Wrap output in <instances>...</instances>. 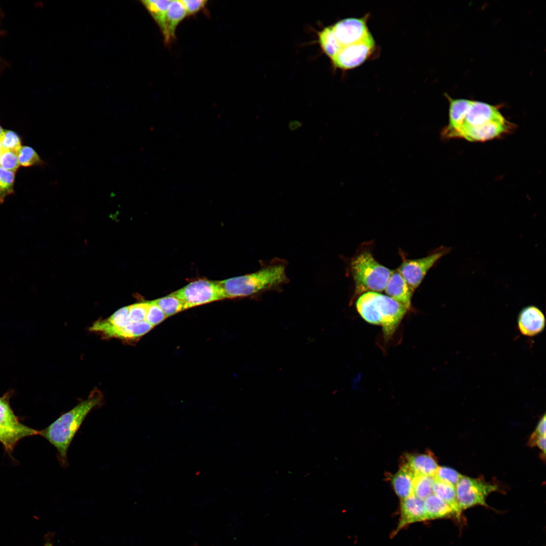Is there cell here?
Listing matches in <instances>:
<instances>
[{
    "instance_id": "cell-1",
    "label": "cell",
    "mask_w": 546,
    "mask_h": 546,
    "mask_svg": "<svg viewBox=\"0 0 546 546\" xmlns=\"http://www.w3.org/2000/svg\"><path fill=\"white\" fill-rule=\"evenodd\" d=\"M448 99V123L440 132L442 140L483 142L502 138L516 128L496 106L464 99Z\"/></svg>"
},
{
    "instance_id": "cell-2",
    "label": "cell",
    "mask_w": 546,
    "mask_h": 546,
    "mask_svg": "<svg viewBox=\"0 0 546 546\" xmlns=\"http://www.w3.org/2000/svg\"><path fill=\"white\" fill-rule=\"evenodd\" d=\"M286 260L275 258L261 262L259 270L249 274L217 281L223 299L258 296L280 290L287 284Z\"/></svg>"
},
{
    "instance_id": "cell-3",
    "label": "cell",
    "mask_w": 546,
    "mask_h": 546,
    "mask_svg": "<svg viewBox=\"0 0 546 546\" xmlns=\"http://www.w3.org/2000/svg\"><path fill=\"white\" fill-rule=\"evenodd\" d=\"M104 396L98 389H94L87 398L80 401L69 411L61 415L39 434L57 449V458L61 465L68 467L67 452L70 445L87 415L103 403Z\"/></svg>"
},
{
    "instance_id": "cell-4",
    "label": "cell",
    "mask_w": 546,
    "mask_h": 546,
    "mask_svg": "<svg viewBox=\"0 0 546 546\" xmlns=\"http://www.w3.org/2000/svg\"><path fill=\"white\" fill-rule=\"evenodd\" d=\"M361 316L370 324L381 326L386 339L394 334L408 309L387 295L365 292L356 302Z\"/></svg>"
},
{
    "instance_id": "cell-5",
    "label": "cell",
    "mask_w": 546,
    "mask_h": 546,
    "mask_svg": "<svg viewBox=\"0 0 546 546\" xmlns=\"http://www.w3.org/2000/svg\"><path fill=\"white\" fill-rule=\"evenodd\" d=\"M350 268L355 284V296L367 292L383 291L392 271L379 263L367 250L352 259Z\"/></svg>"
},
{
    "instance_id": "cell-6",
    "label": "cell",
    "mask_w": 546,
    "mask_h": 546,
    "mask_svg": "<svg viewBox=\"0 0 546 546\" xmlns=\"http://www.w3.org/2000/svg\"><path fill=\"white\" fill-rule=\"evenodd\" d=\"M10 396L7 393L0 397V442L9 453L21 439L39 434V431L20 422L10 406Z\"/></svg>"
},
{
    "instance_id": "cell-7",
    "label": "cell",
    "mask_w": 546,
    "mask_h": 546,
    "mask_svg": "<svg viewBox=\"0 0 546 546\" xmlns=\"http://www.w3.org/2000/svg\"><path fill=\"white\" fill-rule=\"evenodd\" d=\"M172 294L183 301L186 309L223 299L217 281L206 279L191 282Z\"/></svg>"
},
{
    "instance_id": "cell-8",
    "label": "cell",
    "mask_w": 546,
    "mask_h": 546,
    "mask_svg": "<svg viewBox=\"0 0 546 546\" xmlns=\"http://www.w3.org/2000/svg\"><path fill=\"white\" fill-rule=\"evenodd\" d=\"M456 489L458 504L462 511L477 505L486 506V497L496 491L497 486L481 479L463 476L456 485Z\"/></svg>"
},
{
    "instance_id": "cell-9",
    "label": "cell",
    "mask_w": 546,
    "mask_h": 546,
    "mask_svg": "<svg viewBox=\"0 0 546 546\" xmlns=\"http://www.w3.org/2000/svg\"><path fill=\"white\" fill-rule=\"evenodd\" d=\"M375 48V41L371 35L362 41L342 47L331 61L336 68L343 70L353 69L367 61Z\"/></svg>"
},
{
    "instance_id": "cell-10",
    "label": "cell",
    "mask_w": 546,
    "mask_h": 546,
    "mask_svg": "<svg viewBox=\"0 0 546 546\" xmlns=\"http://www.w3.org/2000/svg\"><path fill=\"white\" fill-rule=\"evenodd\" d=\"M448 251V248H441L423 258L404 259L397 269L412 290L415 291L420 285L429 270Z\"/></svg>"
},
{
    "instance_id": "cell-11",
    "label": "cell",
    "mask_w": 546,
    "mask_h": 546,
    "mask_svg": "<svg viewBox=\"0 0 546 546\" xmlns=\"http://www.w3.org/2000/svg\"><path fill=\"white\" fill-rule=\"evenodd\" d=\"M368 16L348 18L331 25L341 48L363 40L371 34L367 25Z\"/></svg>"
},
{
    "instance_id": "cell-12",
    "label": "cell",
    "mask_w": 546,
    "mask_h": 546,
    "mask_svg": "<svg viewBox=\"0 0 546 546\" xmlns=\"http://www.w3.org/2000/svg\"><path fill=\"white\" fill-rule=\"evenodd\" d=\"M400 512L399 520L397 527L391 534V537L411 524L428 520L424 500L414 494L401 499Z\"/></svg>"
},
{
    "instance_id": "cell-13",
    "label": "cell",
    "mask_w": 546,
    "mask_h": 546,
    "mask_svg": "<svg viewBox=\"0 0 546 546\" xmlns=\"http://www.w3.org/2000/svg\"><path fill=\"white\" fill-rule=\"evenodd\" d=\"M545 326V317L537 307L530 305L522 309L518 317V326L521 333L532 337L541 333Z\"/></svg>"
},
{
    "instance_id": "cell-14",
    "label": "cell",
    "mask_w": 546,
    "mask_h": 546,
    "mask_svg": "<svg viewBox=\"0 0 546 546\" xmlns=\"http://www.w3.org/2000/svg\"><path fill=\"white\" fill-rule=\"evenodd\" d=\"M388 296L405 306L411 308L414 290L397 269L392 270L384 290Z\"/></svg>"
},
{
    "instance_id": "cell-15",
    "label": "cell",
    "mask_w": 546,
    "mask_h": 546,
    "mask_svg": "<svg viewBox=\"0 0 546 546\" xmlns=\"http://www.w3.org/2000/svg\"><path fill=\"white\" fill-rule=\"evenodd\" d=\"M187 16V12L180 1H171L161 30L166 46H170L175 40L176 29Z\"/></svg>"
},
{
    "instance_id": "cell-16",
    "label": "cell",
    "mask_w": 546,
    "mask_h": 546,
    "mask_svg": "<svg viewBox=\"0 0 546 546\" xmlns=\"http://www.w3.org/2000/svg\"><path fill=\"white\" fill-rule=\"evenodd\" d=\"M406 463L415 475L434 477L439 467L435 457L429 451L408 456Z\"/></svg>"
},
{
    "instance_id": "cell-17",
    "label": "cell",
    "mask_w": 546,
    "mask_h": 546,
    "mask_svg": "<svg viewBox=\"0 0 546 546\" xmlns=\"http://www.w3.org/2000/svg\"><path fill=\"white\" fill-rule=\"evenodd\" d=\"M415 475L406 463L393 476L391 481L394 490L401 499L413 494Z\"/></svg>"
},
{
    "instance_id": "cell-18",
    "label": "cell",
    "mask_w": 546,
    "mask_h": 546,
    "mask_svg": "<svg viewBox=\"0 0 546 546\" xmlns=\"http://www.w3.org/2000/svg\"><path fill=\"white\" fill-rule=\"evenodd\" d=\"M424 504L428 520L460 518L450 505L433 493L424 500Z\"/></svg>"
},
{
    "instance_id": "cell-19",
    "label": "cell",
    "mask_w": 546,
    "mask_h": 546,
    "mask_svg": "<svg viewBox=\"0 0 546 546\" xmlns=\"http://www.w3.org/2000/svg\"><path fill=\"white\" fill-rule=\"evenodd\" d=\"M432 490L434 494L450 505L460 517L462 511L458 504L456 487L435 479Z\"/></svg>"
},
{
    "instance_id": "cell-20",
    "label": "cell",
    "mask_w": 546,
    "mask_h": 546,
    "mask_svg": "<svg viewBox=\"0 0 546 546\" xmlns=\"http://www.w3.org/2000/svg\"><path fill=\"white\" fill-rule=\"evenodd\" d=\"M318 38L321 49L331 60L335 56L341 48L331 26L326 27L318 32Z\"/></svg>"
},
{
    "instance_id": "cell-21",
    "label": "cell",
    "mask_w": 546,
    "mask_h": 546,
    "mask_svg": "<svg viewBox=\"0 0 546 546\" xmlns=\"http://www.w3.org/2000/svg\"><path fill=\"white\" fill-rule=\"evenodd\" d=\"M170 0H147L142 1V4L150 13L151 17L162 30L166 11Z\"/></svg>"
},
{
    "instance_id": "cell-22",
    "label": "cell",
    "mask_w": 546,
    "mask_h": 546,
    "mask_svg": "<svg viewBox=\"0 0 546 546\" xmlns=\"http://www.w3.org/2000/svg\"><path fill=\"white\" fill-rule=\"evenodd\" d=\"M154 301L167 317L186 309L183 301L172 293Z\"/></svg>"
},
{
    "instance_id": "cell-23",
    "label": "cell",
    "mask_w": 546,
    "mask_h": 546,
    "mask_svg": "<svg viewBox=\"0 0 546 546\" xmlns=\"http://www.w3.org/2000/svg\"><path fill=\"white\" fill-rule=\"evenodd\" d=\"M434 478L432 476L415 475L414 481L413 494L424 500L433 494Z\"/></svg>"
},
{
    "instance_id": "cell-24",
    "label": "cell",
    "mask_w": 546,
    "mask_h": 546,
    "mask_svg": "<svg viewBox=\"0 0 546 546\" xmlns=\"http://www.w3.org/2000/svg\"><path fill=\"white\" fill-rule=\"evenodd\" d=\"M17 156L20 166L23 167L41 165L44 164L37 153L29 146H22L17 153Z\"/></svg>"
},
{
    "instance_id": "cell-25",
    "label": "cell",
    "mask_w": 546,
    "mask_h": 546,
    "mask_svg": "<svg viewBox=\"0 0 546 546\" xmlns=\"http://www.w3.org/2000/svg\"><path fill=\"white\" fill-rule=\"evenodd\" d=\"M15 172L7 170L0 167V204L5 198L14 193Z\"/></svg>"
},
{
    "instance_id": "cell-26",
    "label": "cell",
    "mask_w": 546,
    "mask_h": 546,
    "mask_svg": "<svg viewBox=\"0 0 546 546\" xmlns=\"http://www.w3.org/2000/svg\"><path fill=\"white\" fill-rule=\"evenodd\" d=\"M463 477V475L452 468L439 466L434 478L456 487Z\"/></svg>"
},
{
    "instance_id": "cell-27",
    "label": "cell",
    "mask_w": 546,
    "mask_h": 546,
    "mask_svg": "<svg viewBox=\"0 0 546 546\" xmlns=\"http://www.w3.org/2000/svg\"><path fill=\"white\" fill-rule=\"evenodd\" d=\"M0 143L5 150L13 151L17 154L22 147L20 136L11 130H4Z\"/></svg>"
},
{
    "instance_id": "cell-28",
    "label": "cell",
    "mask_w": 546,
    "mask_h": 546,
    "mask_svg": "<svg viewBox=\"0 0 546 546\" xmlns=\"http://www.w3.org/2000/svg\"><path fill=\"white\" fill-rule=\"evenodd\" d=\"M153 327L146 321L131 323L126 327L128 341H133L150 331Z\"/></svg>"
},
{
    "instance_id": "cell-29",
    "label": "cell",
    "mask_w": 546,
    "mask_h": 546,
    "mask_svg": "<svg viewBox=\"0 0 546 546\" xmlns=\"http://www.w3.org/2000/svg\"><path fill=\"white\" fill-rule=\"evenodd\" d=\"M106 320L116 328L127 327L132 323L128 316V306L120 308Z\"/></svg>"
},
{
    "instance_id": "cell-30",
    "label": "cell",
    "mask_w": 546,
    "mask_h": 546,
    "mask_svg": "<svg viewBox=\"0 0 546 546\" xmlns=\"http://www.w3.org/2000/svg\"><path fill=\"white\" fill-rule=\"evenodd\" d=\"M148 302L145 321L154 327L166 318L167 316L154 300Z\"/></svg>"
},
{
    "instance_id": "cell-31",
    "label": "cell",
    "mask_w": 546,
    "mask_h": 546,
    "mask_svg": "<svg viewBox=\"0 0 546 546\" xmlns=\"http://www.w3.org/2000/svg\"><path fill=\"white\" fill-rule=\"evenodd\" d=\"M19 166L17 154L4 150L0 157V167L16 173Z\"/></svg>"
},
{
    "instance_id": "cell-32",
    "label": "cell",
    "mask_w": 546,
    "mask_h": 546,
    "mask_svg": "<svg viewBox=\"0 0 546 546\" xmlns=\"http://www.w3.org/2000/svg\"><path fill=\"white\" fill-rule=\"evenodd\" d=\"M148 304L149 302H146L128 306V316L132 323L145 321Z\"/></svg>"
},
{
    "instance_id": "cell-33",
    "label": "cell",
    "mask_w": 546,
    "mask_h": 546,
    "mask_svg": "<svg viewBox=\"0 0 546 546\" xmlns=\"http://www.w3.org/2000/svg\"><path fill=\"white\" fill-rule=\"evenodd\" d=\"M187 16L195 15L204 9L207 3L206 0H181Z\"/></svg>"
},
{
    "instance_id": "cell-34",
    "label": "cell",
    "mask_w": 546,
    "mask_h": 546,
    "mask_svg": "<svg viewBox=\"0 0 546 546\" xmlns=\"http://www.w3.org/2000/svg\"><path fill=\"white\" fill-rule=\"evenodd\" d=\"M545 436V415L539 421L535 430L531 435L528 445L531 447L534 441L539 437Z\"/></svg>"
},
{
    "instance_id": "cell-35",
    "label": "cell",
    "mask_w": 546,
    "mask_h": 546,
    "mask_svg": "<svg viewBox=\"0 0 546 546\" xmlns=\"http://www.w3.org/2000/svg\"><path fill=\"white\" fill-rule=\"evenodd\" d=\"M537 446L541 451L543 458H545V436L538 438L534 442L533 447Z\"/></svg>"
},
{
    "instance_id": "cell-36",
    "label": "cell",
    "mask_w": 546,
    "mask_h": 546,
    "mask_svg": "<svg viewBox=\"0 0 546 546\" xmlns=\"http://www.w3.org/2000/svg\"><path fill=\"white\" fill-rule=\"evenodd\" d=\"M54 535V534L51 532H49L46 534L44 536V546H54L53 540Z\"/></svg>"
},
{
    "instance_id": "cell-37",
    "label": "cell",
    "mask_w": 546,
    "mask_h": 546,
    "mask_svg": "<svg viewBox=\"0 0 546 546\" xmlns=\"http://www.w3.org/2000/svg\"><path fill=\"white\" fill-rule=\"evenodd\" d=\"M301 126V124L298 121H291L289 123V127L291 130H295L300 127Z\"/></svg>"
},
{
    "instance_id": "cell-38",
    "label": "cell",
    "mask_w": 546,
    "mask_h": 546,
    "mask_svg": "<svg viewBox=\"0 0 546 546\" xmlns=\"http://www.w3.org/2000/svg\"><path fill=\"white\" fill-rule=\"evenodd\" d=\"M4 131V129L2 128V126L0 124V140L3 136Z\"/></svg>"
},
{
    "instance_id": "cell-39",
    "label": "cell",
    "mask_w": 546,
    "mask_h": 546,
    "mask_svg": "<svg viewBox=\"0 0 546 546\" xmlns=\"http://www.w3.org/2000/svg\"><path fill=\"white\" fill-rule=\"evenodd\" d=\"M4 151V149L3 148L1 143H0V157H1V155H2V153Z\"/></svg>"
}]
</instances>
